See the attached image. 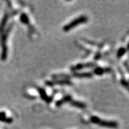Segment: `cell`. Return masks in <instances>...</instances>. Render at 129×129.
Returning <instances> with one entry per match:
<instances>
[{
    "label": "cell",
    "instance_id": "obj_1",
    "mask_svg": "<svg viewBox=\"0 0 129 129\" xmlns=\"http://www.w3.org/2000/svg\"><path fill=\"white\" fill-rule=\"evenodd\" d=\"M90 121L92 123L98 124L102 127L109 128H117L118 127V123L115 121H105L103 119H100L99 117L96 116H92L90 118Z\"/></svg>",
    "mask_w": 129,
    "mask_h": 129
},
{
    "label": "cell",
    "instance_id": "obj_2",
    "mask_svg": "<svg viewBox=\"0 0 129 129\" xmlns=\"http://www.w3.org/2000/svg\"><path fill=\"white\" fill-rule=\"evenodd\" d=\"M13 24L10 25L8 27L7 30L5 31L3 34L1 40V44H2V55H1V59L2 61H5L7 57V39L8 37V34H9L11 29L12 28Z\"/></svg>",
    "mask_w": 129,
    "mask_h": 129
},
{
    "label": "cell",
    "instance_id": "obj_3",
    "mask_svg": "<svg viewBox=\"0 0 129 129\" xmlns=\"http://www.w3.org/2000/svg\"><path fill=\"white\" fill-rule=\"evenodd\" d=\"M88 20V17L86 16H80V17H78L77 19L73 20L71 22H69V23H68V24L64 26L63 28V31H64V32H68V31L71 30H72L74 28L77 27L78 25H80V24H84V23L87 22Z\"/></svg>",
    "mask_w": 129,
    "mask_h": 129
},
{
    "label": "cell",
    "instance_id": "obj_4",
    "mask_svg": "<svg viewBox=\"0 0 129 129\" xmlns=\"http://www.w3.org/2000/svg\"><path fill=\"white\" fill-rule=\"evenodd\" d=\"M71 82L67 79H55L53 81H47L46 84L49 86H53V85H71Z\"/></svg>",
    "mask_w": 129,
    "mask_h": 129
},
{
    "label": "cell",
    "instance_id": "obj_5",
    "mask_svg": "<svg viewBox=\"0 0 129 129\" xmlns=\"http://www.w3.org/2000/svg\"><path fill=\"white\" fill-rule=\"evenodd\" d=\"M95 66V64L93 63H85V64H78L75 66L73 67L71 70L73 71H78V70H81L84 68H88V67H92Z\"/></svg>",
    "mask_w": 129,
    "mask_h": 129
},
{
    "label": "cell",
    "instance_id": "obj_6",
    "mask_svg": "<svg viewBox=\"0 0 129 129\" xmlns=\"http://www.w3.org/2000/svg\"><path fill=\"white\" fill-rule=\"evenodd\" d=\"M38 92L40 93V95L41 98L43 100L45 101L47 103H49L51 102V99L47 95L46 92H45V90L43 88H38Z\"/></svg>",
    "mask_w": 129,
    "mask_h": 129
},
{
    "label": "cell",
    "instance_id": "obj_7",
    "mask_svg": "<svg viewBox=\"0 0 129 129\" xmlns=\"http://www.w3.org/2000/svg\"><path fill=\"white\" fill-rule=\"evenodd\" d=\"M73 100H72V98L70 95H65L64 98H63L62 99H61L60 100L57 101L56 102V105L57 107H60L62 105H63L64 104H66V103H68V102H71Z\"/></svg>",
    "mask_w": 129,
    "mask_h": 129
},
{
    "label": "cell",
    "instance_id": "obj_8",
    "mask_svg": "<svg viewBox=\"0 0 129 129\" xmlns=\"http://www.w3.org/2000/svg\"><path fill=\"white\" fill-rule=\"evenodd\" d=\"M8 19H9L8 13H5L4 17H3V19H2L1 24H0V32H3V30H4L5 27L6 26L7 21H8Z\"/></svg>",
    "mask_w": 129,
    "mask_h": 129
},
{
    "label": "cell",
    "instance_id": "obj_9",
    "mask_svg": "<svg viewBox=\"0 0 129 129\" xmlns=\"http://www.w3.org/2000/svg\"><path fill=\"white\" fill-rule=\"evenodd\" d=\"M71 103V105L73 107H77V108H80V109H84L86 107V104L82 103L81 102H78V101H75L72 100L71 102H70Z\"/></svg>",
    "mask_w": 129,
    "mask_h": 129
},
{
    "label": "cell",
    "instance_id": "obj_10",
    "mask_svg": "<svg viewBox=\"0 0 129 129\" xmlns=\"http://www.w3.org/2000/svg\"><path fill=\"white\" fill-rule=\"evenodd\" d=\"M0 121L7 123H11L13 122V119L6 117L5 112H0Z\"/></svg>",
    "mask_w": 129,
    "mask_h": 129
},
{
    "label": "cell",
    "instance_id": "obj_11",
    "mask_svg": "<svg viewBox=\"0 0 129 129\" xmlns=\"http://www.w3.org/2000/svg\"><path fill=\"white\" fill-rule=\"evenodd\" d=\"M74 76L78 78H90L92 77V74L90 73H75Z\"/></svg>",
    "mask_w": 129,
    "mask_h": 129
},
{
    "label": "cell",
    "instance_id": "obj_12",
    "mask_svg": "<svg viewBox=\"0 0 129 129\" xmlns=\"http://www.w3.org/2000/svg\"><path fill=\"white\" fill-rule=\"evenodd\" d=\"M20 20H21V22H22L23 23L26 24H29V20L28 17L26 16V15H25L24 13H22L21 15H20Z\"/></svg>",
    "mask_w": 129,
    "mask_h": 129
},
{
    "label": "cell",
    "instance_id": "obj_13",
    "mask_svg": "<svg viewBox=\"0 0 129 129\" xmlns=\"http://www.w3.org/2000/svg\"><path fill=\"white\" fill-rule=\"evenodd\" d=\"M104 71H105V70H104L103 68L97 67V68H95V69H94V71H93V73H94V74H95V75H103V73H104Z\"/></svg>",
    "mask_w": 129,
    "mask_h": 129
},
{
    "label": "cell",
    "instance_id": "obj_14",
    "mask_svg": "<svg viewBox=\"0 0 129 129\" xmlns=\"http://www.w3.org/2000/svg\"><path fill=\"white\" fill-rule=\"evenodd\" d=\"M125 53V49L124 48H121V49H119V51H118V53H117V56L118 57H120L122 56L124 53Z\"/></svg>",
    "mask_w": 129,
    "mask_h": 129
},
{
    "label": "cell",
    "instance_id": "obj_15",
    "mask_svg": "<svg viewBox=\"0 0 129 129\" xmlns=\"http://www.w3.org/2000/svg\"><path fill=\"white\" fill-rule=\"evenodd\" d=\"M121 84H122V85L124 87V88H126L128 90V92H129V84H128L127 82H126L124 80H122V81H121Z\"/></svg>",
    "mask_w": 129,
    "mask_h": 129
}]
</instances>
